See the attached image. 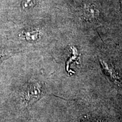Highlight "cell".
<instances>
[{
  "label": "cell",
  "mask_w": 122,
  "mask_h": 122,
  "mask_svg": "<svg viewBox=\"0 0 122 122\" xmlns=\"http://www.w3.org/2000/svg\"><path fill=\"white\" fill-rule=\"evenodd\" d=\"M41 94V88L37 83H30L22 92V97L27 105L37 100Z\"/></svg>",
  "instance_id": "1"
},
{
  "label": "cell",
  "mask_w": 122,
  "mask_h": 122,
  "mask_svg": "<svg viewBox=\"0 0 122 122\" xmlns=\"http://www.w3.org/2000/svg\"><path fill=\"white\" fill-rule=\"evenodd\" d=\"M99 61H100V64L101 65L102 67L103 71H105V74L107 76H109L111 80H113L114 82H115V83H120V79L119 76H118V74L116 72L115 70H114V68L110 66L105 61L102 60L101 59H99Z\"/></svg>",
  "instance_id": "2"
},
{
  "label": "cell",
  "mask_w": 122,
  "mask_h": 122,
  "mask_svg": "<svg viewBox=\"0 0 122 122\" xmlns=\"http://www.w3.org/2000/svg\"><path fill=\"white\" fill-rule=\"evenodd\" d=\"M71 50L72 51V56L68 58V61L66 62V70L67 72L68 73H71V74H74V72L72 71L69 70L70 64L72 62H75V61H77V59H80V54L79 53L78 50L74 46H72L71 47Z\"/></svg>",
  "instance_id": "3"
},
{
  "label": "cell",
  "mask_w": 122,
  "mask_h": 122,
  "mask_svg": "<svg viewBox=\"0 0 122 122\" xmlns=\"http://www.w3.org/2000/svg\"><path fill=\"white\" fill-rule=\"evenodd\" d=\"M20 36L29 41H36L39 37V31L37 30H30L23 32Z\"/></svg>",
  "instance_id": "4"
},
{
  "label": "cell",
  "mask_w": 122,
  "mask_h": 122,
  "mask_svg": "<svg viewBox=\"0 0 122 122\" xmlns=\"http://www.w3.org/2000/svg\"><path fill=\"white\" fill-rule=\"evenodd\" d=\"M97 10H94L92 7H84L83 15L86 19H92L97 17L98 13H97Z\"/></svg>",
  "instance_id": "5"
},
{
  "label": "cell",
  "mask_w": 122,
  "mask_h": 122,
  "mask_svg": "<svg viewBox=\"0 0 122 122\" xmlns=\"http://www.w3.org/2000/svg\"><path fill=\"white\" fill-rule=\"evenodd\" d=\"M36 0H22L21 6L24 10H28L34 6Z\"/></svg>",
  "instance_id": "6"
},
{
  "label": "cell",
  "mask_w": 122,
  "mask_h": 122,
  "mask_svg": "<svg viewBox=\"0 0 122 122\" xmlns=\"http://www.w3.org/2000/svg\"><path fill=\"white\" fill-rule=\"evenodd\" d=\"M120 7H121V11L122 13V0H120Z\"/></svg>",
  "instance_id": "7"
},
{
  "label": "cell",
  "mask_w": 122,
  "mask_h": 122,
  "mask_svg": "<svg viewBox=\"0 0 122 122\" xmlns=\"http://www.w3.org/2000/svg\"><path fill=\"white\" fill-rule=\"evenodd\" d=\"M2 54H3V53L2 52H0V58L2 57V56H3Z\"/></svg>",
  "instance_id": "8"
},
{
  "label": "cell",
  "mask_w": 122,
  "mask_h": 122,
  "mask_svg": "<svg viewBox=\"0 0 122 122\" xmlns=\"http://www.w3.org/2000/svg\"></svg>",
  "instance_id": "9"
}]
</instances>
